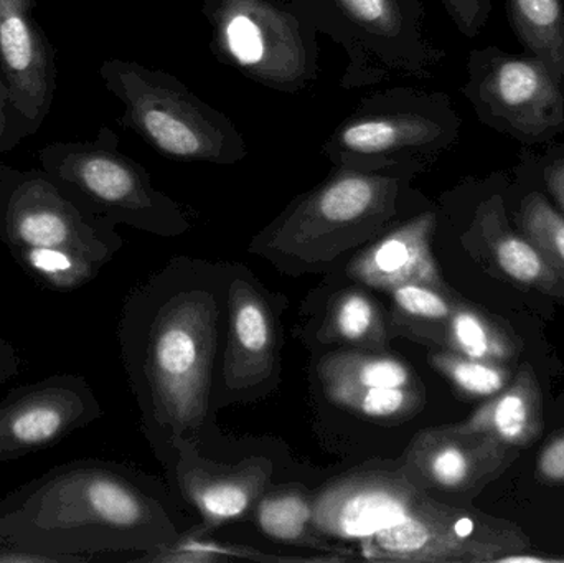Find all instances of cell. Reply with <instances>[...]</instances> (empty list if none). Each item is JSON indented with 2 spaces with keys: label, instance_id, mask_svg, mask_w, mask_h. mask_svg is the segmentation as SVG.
Masks as SVG:
<instances>
[{
  "label": "cell",
  "instance_id": "obj_23",
  "mask_svg": "<svg viewBox=\"0 0 564 563\" xmlns=\"http://www.w3.org/2000/svg\"><path fill=\"white\" fill-rule=\"evenodd\" d=\"M433 343L469 359L503 366H510L519 357L512 333L490 314L463 301H457L453 314L437 327Z\"/></svg>",
  "mask_w": 564,
  "mask_h": 563
},
{
  "label": "cell",
  "instance_id": "obj_29",
  "mask_svg": "<svg viewBox=\"0 0 564 563\" xmlns=\"http://www.w3.org/2000/svg\"><path fill=\"white\" fill-rule=\"evenodd\" d=\"M430 359L434 369L443 373L457 392L470 399L497 396L512 382L516 373L510 366L469 359L446 349L434 350Z\"/></svg>",
  "mask_w": 564,
  "mask_h": 563
},
{
  "label": "cell",
  "instance_id": "obj_11",
  "mask_svg": "<svg viewBox=\"0 0 564 563\" xmlns=\"http://www.w3.org/2000/svg\"><path fill=\"white\" fill-rule=\"evenodd\" d=\"M530 549L517 526L444 505L424 492L393 528L361 541L364 557L378 562L494 563Z\"/></svg>",
  "mask_w": 564,
  "mask_h": 563
},
{
  "label": "cell",
  "instance_id": "obj_10",
  "mask_svg": "<svg viewBox=\"0 0 564 563\" xmlns=\"http://www.w3.org/2000/svg\"><path fill=\"white\" fill-rule=\"evenodd\" d=\"M463 95L487 128L523 148L545 145L564 132V86L535 56L499 46L469 53Z\"/></svg>",
  "mask_w": 564,
  "mask_h": 563
},
{
  "label": "cell",
  "instance_id": "obj_7",
  "mask_svg": "<svg viewBox=\"0 0 564 563\" xmlns=\"http://www.w3.org/2000/svg\"><path fill=\"white\" fill-rule=\"evenodd\" d=\"M463 119L443 91L394 86L370 93L322 144L332 165L378 171L398 164L430 167L460 138Z\"/></svg>",
  "mask_w": 564,
  "mask_h": 563
},
{
  "label": "cell",
  "instance_id": "obj_2",
  "mask_svg": "<svg viewBox=\"0 0 564 563\" xmlns=\"http://www.w3.org/2000/svg\"><path fill=\"white\" fill-rule=\"evenodd\" d=\"M218 317L214 294L195 288L162 297L149 286L128 301L119 339L148 425L182 435L207 419Z\"/></svg>",
  "mask_w": 564,
  "mask_h": 563
},
{
  "label": "cell",
  "instance_id": "obj_4",
  "mask_svg": "<svg viewBox=\"0 0 564 563\" xmlns=\"http://www.w3.org/2000/svg\"><path fill=\"white\" fill-rule=\"evenodd\" d=\"M427 169L398 164L360 171L334 165L324 182L294 198L264 231V247L281 253H340L381 235L423 201L413 182Z\"/></svg>",
  "mask_w": 564,
  "mask_h": 563
},
{
  "label": "cell",
  "instance_id": "obj_17",
  "mask_svg": "<svg viewBox=\"0 0 564 563\" xmlns=\"http://www.w3.org/2000/svg\"><path fill=\"white\" fill-rule=\"evenodd\" d=\"M437 224L440 214L424 201L361 250L351 260L348 274L358 283L387 293L413 283L447 290L431 251Z\"/></svg>",
  "mask_w": 564,
  "mask_h": 563
},
{
  "label": "cell",
  "instance_id": "obj_1",
  "mask_svg": "<svg viewBox=\"0 0 564 563\" xmlns=\"http://www.w3.org/2000/svg\"><path fill=\"white\" fill-rule=\"evenodd\" d=\"M161 501L139 473L102 459L53 466L0 499V545H19L66 563L149 552L169 544Z\"/></svg>",
  "mask_w": 564,
  "mask_h": 563
},
{
  "label": "cell",
  "instance_id": "obj_31",
  "mask_svg": "<svg viewBox=\"0 0 564 563\" xmlns=\"http://www.w3.org/2000/svg\"><path fill=\"white\" fill-rule=\"evenodd\" d=\"M456 29L467 39L482 32L492 13V0H441Z\"/></svg>",
  "mask_w": 564,
  "mask_h": 563
},
{
  "label": "cell",
  "instance_id": "obj_25",
  "mask_svg": "<svg viewBox=\"0 0 564 563\" xmlns=\"http://www.w3.org/2000/svg\"><path fill=\"white\" fill-rule=\"evenodd\" d=\"M254 516L258 528L274 541L322 551L330 549L312 524V498L304 489H276L258 501Z\"/></svg>",
  "mask_w": 564,
  "mask_h": 563
},
{
  "label": "cell",
  "instance_id": "obj_6",
  "mask_svg": "<svg viewBox=\"0 0 564 563\" xmlns=\"http://www.w3.org/2000/svg\"><path fill=\"white\" fill-rule=\"evenodd\" d=\"M347 56L340 86L427 79L447 53L427 36L424 0H282Z\"/></svg>",
  "mask_w": 564,
  "mask_h": 563
},
{
  "label": "cell",
  "instance_id": "obj_34",
  "mask_svg": "<svg viewBox=\"0 0 564 563\" xmlns=\"http://www.w3.org/2000/svg\"><path fill=\"white\" fill-rule=\"evenodd\" d=\"M20 357L15 347L0 336V383L9 382L13 377L19 376Z\"/></svg>",
  "mask_w": 564,
  "mask_h": 563
},
{
  "label": "cell",
  "instance_id": "obj_21",
  "mask_svg": "<svg viewBox=\"0 0 564 563\" xmlns=\"http://www.w3.org/2000/svg\"><path fill=\"white\" fill-rule=\"evenodd\" d=\"M507 208L512 224L522 231L564 283V215L536 181L529 148H522L513 181L507 185Z\"/></svg>",
  "mask_w": 564,
  "mask_h": 563
},
{
  "label": "cell",
  "instance_id": "obj_27",
  "mask_svg": "<svg viewBox=\"0 0 564 563\" xmlns=\"http://www.w3.org/2000/svg\"><path fill=\"white\" fill-rule=\"evenodd\" d=\"M394 327L411 339L433 340L437 327L453 314L456 297L447 290L427 284H404L391 291Z\"/></svg>",
  "mask_w": 564,
  "mask_h": 563
},
{
  "label": "cell",
  "instance_id": "obj_35",
  "mask_svg": "<svg viewBox=\"0 0 564 563\" xmlns=\"http://www.w3.org/2000/svg\"><path fill=\"white\" fill-rule=\"evenodd\" d=\"M494 563H564V555L532 554L529 551L516 552L497 559Z\"/></svg>",
  "mask_w": 564,
  "mask_h": 563
},
{
  "label": "cell",
  "instance_id": "obj_30",
  "mask_svg": "<svg viewBox=\"0 0 564 563\" xmlns=\"http://www.w3.org/2000/svg\"><path fill=\"white\" fill-rule=\"evenodd\" d=\"M535 152L529 148L530 162L540 187L564 215V144L550 141Z\"/></svg>",
  "mask_w": 564,
  "mask_h": 563
},
{
  "label": "cell",
  "instance_id": "obj_26",
  "mask_svg": "<svg viewBox=\"0 0 564 563\" xmlns=\"http://www.w3.org/2000/svg\"><path fill=\"white\" fill-rule=\"evenodd\" d=\"M324 337L373 353H384L388 347L380 307L360 290L344 291L334 297L328 306Z\"/></svg>",
  "mask_w": 564,
  "mask_h": 563
},
{
  "label": "cell",
  "instance_id": "obj_12",
  "mask_svg": "<svg viewBox=\"0 0 564 563\" xmlns=\"http://www.w3.org/2000/svg\"><path fill=\"white\" fill-rule=\"evenodd\" d=\"M99 415L85 377L56 373L15 387L0 400V465L53 448Z\"/></svg>",
  "mask_w": 564,
  "mask_h": 563
},
{
  "label": "cell",
  "instance_id": "obj_8",
  "mask_svg": "<svg viewBox=\"0 0 564 563\" xmlns=\"http://www.w3.org/2000/svg\"><path fill=\"white\" fill-rule=\"evenodd\" d=\"M36 158L73 201L109 224L158 235H178L188 227L181 205L152 185L144 165L119 149L118 134L108 126L91 141L46 144Z\"/></svg>",
  "mask_w": 564,
  "mask_h": 563
},
{
  "label": "cell",
  "instance_id": "obj_16",
  "mask_svg": "<svg viewBox=\"0 0 564 563\" xmlns=\"http://www.w3.org/2000/svg\"><path fill=\"white\" fill-rule=\"evenodd\" d=\"M519 453L499 440L463 435L446 425L424 430L411 442L403 469L423 491L469 496L499 478Z\"/></svg>",
  "mask_w": 564,
  "mask_h": 563
},
{
  "label": "cell",
  "instance_id": "obj_13",
  "mask_svg": "<svg viewBox=\"0 0 564 563\" xmlns=\"http://www.w3.org/2000/svg\"><path fill=\"white\" fill-rule=\"evenodd\" d=\"M509 178L506 172L466 178L447 194V201L466 214V240L487 253L503 278L543 296L564 300L563 281L535 245L513 227L506 197Z\"/></svg>",
  "mask_w": 564,
  "mask_h": 563
},
{
  "label": "cell",
  "instance_id": "obj_19",
  "mask_svg": "<svg viewBox=\"0 0 564 563\" xmlns=\"http://www.w3.org/2000/svg\"><path fill=\"white\" fill-rule=\"evenodd\" d=\"M270 478V463L258 458L238 466H221L182 452L177 469L178 486L200 512L205 529L227 524L253 511Z\"/></svg>",
  "mask_w": 564,
  "mask_h": 563
},
{
  "label": "cell",
  "instance_id": "obj_20",
  "mask_svg": "<svg viewBox=\"0 0 564 563\" xmlns=\"http://www.w3.org/2000/svg\"><path fill=\"white\" fill-rule=\"evenodd\" d=\"M447 426L463 435L490 436L519 452L535 445L545 429V407L532 366H520L502 392L490 397L469 419Z\"/></svg>",
  "mask_w": 564,
  "mask_h": 563
},
{
  "label": "cell",
  "instance_id": "obj_14",
  "mask_svg": "<svg viewBox=\"0 0 564 563\" xmlns=\"http://www.w3.org/2000/svg\"><path fill=\"white\" fill-rule=\"evenodd\" d=\"M39 0H0V73L9 88L13 144L36 134L52 111L56 53L35 19Z\"/></svg>",
  "mask_w": 564,
  "mask_h": 563
},
{
  "label": "cell",
  "instance_id": "obj_32",
  "mask_svg": "<svg viewBox=\"0 0 564 563\" xmlns=\"http://www.w3.org/2000/svg\"><path fill=\"white\" fill-rule=\"evenodd\" d=\"M535 476L549 486H564V429L543 443L535 463Z\"/></svg>",
  "mask_w": 564,
  "mask_h": 563
},
{
  "label": "cell",
  "instance_id": "obj_3",
  "mask_svg": "<svg viewBox=\"0 0 564 563\" xmlns=\"http://www.w3.org/2000/svg\"><path fill=\"white\" fill-rule=\"evenodd\" d=\"M0 241L36 284L72 293L91 283L122 240L42 169L0 162Z\"/></svg>",
  "mask_w": 564,
  "mask_h": 563
},
{
  "label": "cell",
  "instance_id": "obj_18",
  "mask_svg": "<svg viewBox=\"0 0 564 563\" xmlns=\"http://www.w3.org/2000/svg\"><path fill=\"white\" fill-rule=\"evenodd\" d=\"M228 310L225 386L230 392H248L270 382L278 369V324L267 297L245 278L231 283Z\"/></svg>",
  "mask_w": 564,
  "mask_h": 563
},
{
  "label": "cell",
  "instance_id": "obj_9",
  "mask_svg": "<svg viewBox=\"0 0 564 563\" xmlns=\"http://www.w3.org/2000/svg\"><path fill=\"white\" fill-rule=\"evenodd\" d=\"M215 58L245 78L295 95L318 79L317 30L282 0H204Z\"/></svg>",
  "mask_w": 564,
  "mask_h": 563
},
{
  "label": "cell",
  "instance_id": "obj_15",
  "mask_svg": "<svg viewBox=\"0 0 564 563\" xmlns=\"http://www.w3.org/2000/svg\"><path fill=\"white\" fill-rule=\"evenodd\" d=\"M424 492L403 468L350 473L312 498V524L325 539L367 541L406 519Z\"/></svg>",
  "mask_w": 564,
  "mask_h": 563
},
{
  "label": "cell",
  "instance_id": "obj_22",
  "mask_svg": "<svg viewBox=\"0 0 564 563\" xmlns=\"http://www.w3.org/2000/svg\"><path fill=\"white\" fill-rule=\"evenodd\" d=\"M317 372L327 397L337 392H368L421 386L406 364L373 350H340L328 354L318 362Z\"/></svg>",
  "mask_w": 564,
  "mask_h": 563
},
{
  "label": "cell",
  "instance_id": "obj_33",
  "mask_svg": "<svg viewBox=\"0 0 564 563\" xmlns=\"http://www.w3.org/2000/svg\"><path fill=\"white\" fill-rule=\"evenodd\" d=\"M13 144V112L10 106L9 88L0 73V155L12 151Z\"/></svg>",
  "mask_w": 564,
  "mask_h": 563
},
{
  "label": "cell",
  "instance_id": "obj_5",
  "mask_svg": "<svg viewBox=\"0 0 564 563\" xmlns=\"http://www.w3.org/2000/svg\"><path fill=\"white\" fill-rule=\"evenodd\" d=\"M98 73L124 108L119 124L164 158L217 165L248 158L247 139L235 122L172 73L122 58L106 59Z\"/></svg>",
  "mask_w": 564,
  "mask_h": 563
},
{
  "label": "cell",
  "instance_id": "obj_24",
  "mask_svg": "<svg viewBox=\"0 0 564 563\" xmlns=\"http://www.w3.org/2000/svg\"><path fill=\"white\" fill-rule=\"evenodd\" d=\"M506 9L527 55L545 63L564 86V0H506Z\"/></svg>",
  "mask_w": 564,
  "mask_h": 563
},
{
  "label": "cell",
  "instance_id": "obj_28",
  "mask_svg": "<svg viewBox=\"0 0 564 563\" xmlns=\"http://www.w3.org/2000/svg\"><path fill=\"white\" fill-rule=\"evenodd\" d=\"M131 561L151 563H217L230 561L328 562L344 561V559L278 557V555L261 554V552L254 551V549L234 544H220V542L202 539L197 534H188L187 538L174 539L169 544L159 545V548L145 552L141 557L131 559Z\"/></svg>",
  "mask_w": 564,
  "mask_h": 563
}]
</instances>
